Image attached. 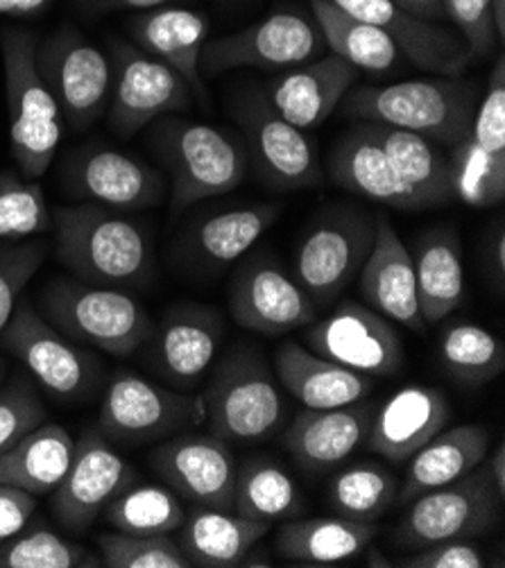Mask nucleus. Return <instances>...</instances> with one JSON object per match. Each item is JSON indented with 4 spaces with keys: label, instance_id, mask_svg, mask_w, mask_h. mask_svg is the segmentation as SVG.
<instances>
[{
    "label": "nucleus",
    "instance_id": "obj_1",
    "mask_svg": "<svg viewBox=\"0 0 505 568\" xmlns=\"http://www.w3.org/2000/svg\"><path fill=\"white\" fill-rule=\"evenodd\" d=\"M54 258L95 286L141 288L152 276V241L125 211L93 202L52 213Z\"/></svg>",
    "mask_w": 505,
    "mask_h": 568
},
{
    "label": "nucleus",
    "instance_id": "obj_2",
    "mask_svg": "<svg viewBox=\"0 0 505 568\" xmlns=\"http://www.w3.org/2000/svg\"><path fill=\"white\" fill-rule=\"evenodd\" d=\"M476 87L465 80H413L390 87L350 89L341 102L347 119L415 132L454 148L476 116Z\"/></svg>",
    "mask_w": 505,
    "mask_h": 568
},
{
    "label": "nucleus",
    "instance_id": "obj_3",
    "mask_svg": "<svg viewBox=\"0 0 505 568\" xmlns=\"http://www.w3.org/2000/svg\"><path fill=\"white\" fill-rule=\"evenodd\" d=\"M154 154L171 175V213L228 195L245 180L250 156L236 134L180 116H161L150 136Z\"/></svg>",
    "mask_w": 505,
    "mask_h": 568
},
{
    "label": "nucleus",
    "instance_id": "obj_4",
    "mask_svg": "<svg viewBox=\"0 0 505 568\" xmlns=\"http://www.w3.org/2000/svg\"><path fill=\"white\" fill-rule=\"evenodd\" d=\"M39 313L73 343L125 358L154 333L148 308L125 288L95 286L80 278H50L39 295Z\"/></svg>",
    "mask_w": 505,
    "mask_h": 568
},
{
    "label": "nucleus",
    "instance_id": "obj_5",
    "mask_svg": "<svg viewBox=\"0 0 505 568\" xmlns=\"http://www.w3.org/2000/svg\"><path fill=\"white\" fill-rule=\"evenodd\" d=\"M37 34L10 28L0 34L10 106L12 156L26 180H39L64 139V119L37 67Z\"/></svg>",
    "mask_w": 505,
    "mask_h": 568
},
{
    "label": "nucleus",
    "instance_id": "obj_6",
    "mask_svg": "<svg viewBox=\"0 0 505 568\" xmlns=\"http://www.w3.org/2000/svg\"><path fill=\"white\" fill-rule=\"evenodd\" d=\"M202 399L209 433L224 442L267 439L286 417L284 396L270 367L252 349L224 356Z\"/></svg>",
    "mask_w": 505,
    "mask_h": 568
},
{
    "label": "nucleus",
    "instance_id": "obj_7",
    "mask_svg": "<svg viewBox=\"0 0 505 568\" xmlns=\"http://www.w3.org/2000/svg\"><path fill=\"white\" fill-rule=\"evenodd\" d=\"M376 232V217L358 206H333L309 224L295 261L293 276L315 308L339 300L365 265Z\"/></svg>",
    "mask_w": 505,
    "mask_h": 568
},
{
    "label": "nucleus",
    "instance_id": "obj_8",
    "mask_svg": "<svg viewBox=\"0 0 505 568\" xmlns=\"http://www.w3.org/2000/svg\"><path fill=\"white\" fill-rule=\"evenodd\" d=\"M0 347L60 404H82L102 381V363L60 333L30 302H19Z\"/></svg>",
    "mask_w": 505,
    "mask_h": 568
},
{
    "label": "nucleus",
    "instance_id": "obj_9",
    "mask_svg": "<svg viewBox=\"0 0 505 568\" xmlns=\"http://www.w3.org/2000/svg\"><path fill=\"white\" fill-rule=\"evenodd\" d=\"M204 415L202 396H186L121 369L104 389L98 428L111 444L139 446L198 426Z\"/></svg>",
    "mask_w": 505,
    "mask_h": 568
},
{
    "label": "nucleus",
    "instance_id": "obj_10",
    "mask_svg": "<svg viewBox=\"0 0 505 568\" xmlns=\"http://www.w3.org/2000/svg\"><path fill=\"white\" fill-rule=\"evenodd\" d=\"M111 98L107 106V125L121 139H130L161 116L186 111L193 93L186 82L152 54L121 37H109Z\"/></svg>",
    "mask_w": 505,
    "mask_h": 568
},
{
    "label": "nucleus",
    "instance_id": "obj_11",
    "mask_svg": "<svg viewBox=\"0 0 505 568\" xmlns=\"http://www.w3.org/2000/svg\"><path fill=\"white\" fill-rule=\"evenodd\" d=\"M37 67L69 130L84 132L102 119L114 71L109 54L95 48L78 28L62 26L39 41Z\"/></svg>",
    "mask_w": 505,
    "mask_h": 568
},
{
    "label": "nucleus",
    "instance_id": "obj_12",
    "mask_svg": "<svg viewBox=\"0 0 505 568\" xmlns=\"http://www.w3.org/2000/svg\"><path fill=\"white\" fill-rule=\"evenodd\" d=\"M501 500L483 460L465 478L408 503V513L395 528L392 541L400 548L417 550L437 541L481 537L496 526Z\"/></svg>",
    "mask_w": 505,
    "mask_h": 568
},
{
    "label": "nucleus",
    "instance_id": "obj_13",
    "mask_svg": "<svg viewBox=\"0 0 505 568\" xmlns=\"http://www.w3.org/2000/svg\"><path fill=\"white\" fill-rule=\"evenodd\" d=\"M324 37L315 19L276 12L267 19L220 39H206L200 71L218 75L230 69H293L324 54Z\"/></svg>",
    "mask_w": 505,
    "mask_h": 568
},
{
    "label": "nucleus",
    "instance_id": "obj_14",
    "mask_svg": "<svg viewBox=\"0 0 505 568\" xmlns=\"http://www.w3.org/2000/svg\"><path fill=\"white\" fill-rule=\"evenodd\" d=\"M304 333L313 354L365 376H395L406 361L390 320L356 302H343Z\"/></svg>",
    "mask_w": 505,
    "mask_h": 568
},
{
    "label": "nucleus",
    "instance_id": "obj_15",
    "mask_svg": "<svg viewBox=\"0 0 505 568\" xmlns=\"http://www.w3.org/2000/svg\"><path fill=\"white\" fill-rule=\"evenodd\" d=\"M245 130L248 156L261 182L274 191H306L324 182L317 148L304 130L291 125L261 95H250L239 106Z\"/></svg>",
    "mask_w": 505,
    "mask_h": 568
},
{
    "label": "nucleus",
    "instance_id": "obj_16",
    "mask_svg": "<svg viewBox=\"0 0 505 568\" xmlns=\"http://www.w3.org/2000/svg\"><path fill=\"white\" fill-rule=\"evenodd\" d=\"M137 483L130 467L100 428H87L75 442V453L64 480L52 491V515L67 530L84 532L102 509Z\"/></svg>",
    "mask_w": 505,
    "mask_h": 568
},
{
    "label": "nucleus",
    "instance_id": "obj_17",
    "mask_svg": "<svg viewBox=\"0 0 505 568\" xmlns=\"http://www.w3.org/2000/svg\"><path fill=\"white\" fill-rule=\"evenodd\" d=\"M62 182L75 200L125 213L156 206L165 195V184L154 168L102 143L73 152L64 161Z\"/></svg>",
    "mask_w": 505,
    "mask_h": 568
},
{
    "label": "nucleus",
    "instance_id": "obj_18",
    "mask_svg": "<svg viewBox=\"0 0 505 568\" xmlns=\"http://www.w3.org/2000/svg\"><path fill=\"white\" fill-rule=\"evenodd\" d=\"M150 465L178 496L202 507L232 509L239 463L230 442L211 433H182L156 446Z\"/></svg>",
    "mask_w": 505,
    "mask_h": 568
},
{
    "label": "nucleus",
    "instance_id": "obj_19",
    "mask_svg": "<svg viewBox=\"0 0 505 568\" xmlns=\"http://www.w3.org/2000/svg\"><path fill=\"white\" fill-rule=\"evenodd\" d=\"M230 311L239 326L274 337L315 322L317 308L295 276L267 256L250 258L234 276Z\"/></svg>",
    "mask_w": 505,
    "mask_h": 568
},
{
    "label": "nucleus",
    "instance_id": "obj_20",
    "mask_svg": "<svg viewBox=\"0 0 505 568\" xmlns=\"http://www.w3.org/2000/svg\"><path fill=\"white\" fill-rule=\"evenodd\" d=\"M343 12L385 32L397 43L402 57L422 71L456 78L472 64V54L458 30L424 21L395 0H331Z\"/></svg>",
    "mask_w": 505,
    "mask_h": 568
},
{
    "label": "nucleus",
    "instance_id": "obj_21",
    "mask_svg": "<svg viewBox=\"0 0 505 568\" xmlns=\"http://www.w3.org/2000/svg\"><path fill=\"white\" fill-rule=\"evenodd\" d=\"M224 337V320L213 306L178 304L154 324L152 367L175 387H193L213 365Z\"/></svg>",
    "mask_w": 505,
    "mask_h": 568
},
{
    "label": "nucleus",
    "instance_id": "obj_22",
    "mask_svg": "<svg viewBox=\"0 0 505 568\" xmlns=\"http://www.w3.org/2000/svg\"><path fill=\"white\" fill-rule=\"evenodd\" d=\"M356 78L358 69L329 52L274 78L263 98L291 125L315 130L341 106Z\"/></svg>",
    "mask_w": 505,
    "mask_h": 568
},
{
    "label": "nucleus",
    "instance_id": "obj_23",
    "mask_svg": "<svg viewBox=\"0 0 505 568\" xmlns=\"http://www.w3.org/2000/svg\"><path fill=\"white\" fill-rule=\"evenodd\" d=\"M358 293L367 306L385 320L411 331L426 328L417 304L413 256L397 232L392 230V224L383 217H376L374 245L358 272Z\"/></svg>",
    "mask_w": 505,
    "mask_h": 568
},
{
    "label": "nucleus",
    "instance_id": "obj_24",
    "mask_svg": "<svg viewBox=\"0 0 505 568\" xmlns=\"http://www.w3.org/2000/svg\"><path fill=\"white\" fill-rule=\"evenodd\" d=\"M448 419V399L442 389L406 385L374 413L367 448L392 465L408 463Z\"/></svg>",
    "mask_w": 505,
    "mask_h": 568
},
{
    "label": "nucleus",
    "instance_id": "obj_25",
    "mask_svg": "<svg viewBox=\"0 0 505 568\" xmlns=\"http://www.w3.org/2000/svg\"><path fill=\"white\" fill-rule=\"evenodd\" d=\"M132 43L171 67L202 104L209 102L200 71L202 48L209 39V19L186 8H154L128 21Z\"/></svg>",
    "mask_w": 505,
    "mask_h": 568
},
{
    "label": "nucleus",
    "instance_id": "obj_26",
    "mask_svg": "<svg viewBox=\"0 0 505 568\" xmlns=\"http://www.w3.org/2000/svg\"><path fill=\"white\" fill-rule=\"evenodd\" d=\"M374 419L370 404H352L326 410L300 413L284 435V446L306 474H324L341 467L367 439Z\"/></svg>",
    "mask_w": 505,
    "mask_h": 568
},
{
    "label": "nucleus",
    "instance_id": "obj_27",
    "mask_svg": "<svg viewBox=\"0 0 505 568\" xmlns=\"http://www.w3.org/2000/svg\"><path fill=\"white\" fill-rule=\"evenodd\" d=\"M329 175L341 189L365 200L402 211L428 209L426 202L397 175V170L392 168L365 123L354 125L335 143L329 156Z\"/></svg>",
    "mask_w": 505,
    "mask_h": 568
},
{
    "label": "nucleus",
    "instance_id": "obj_28",
    "mask_svg": "<svg viewBox=\"0 0 505 568\" xmlns=\"http://www.w3.org/2000/svg\"><path fill=\"white\" fill-rule=\"evenodd\" d=\"M274 372L286 392L309 410L341 408L372 394L370 376L326 361L300 343H286L274 354Z\"/></svg>",
    "mask_w": 505,
    "mask_h": 568
},
{
    "label": "nucleus",
    "instance_id": "obj_29",
    "mask_svg": "<svg viewBox=\"0 0 505 568\" xmlns=\"http://www.w3.org/2000/svg\"><path fill=\"white\" fill-rule=\"evenodd\" d=\"M267 528V524L245 519L232 509L198 505L175 530V541L191 566L230 568L243 566L254 546L265 537Z\"/></svg>",
    "mask_w": 505,
    "mask_h": 568
},
{
    "label": "nucleus",
    "instance_id": "obj_30",
    "mask_svg": "<svg viewBox=\"0 0 505 568\" xmlns=\"http://www.w3.org/2000/svg\"><path fill=\"white\" fill-rule=\"evenodd\" d=\"M489 453V435L483 426L463 424L437 433L411 458L397 503H413L417 496L456 483L472 474Z\"/></svg>",
    "mask_w": 505,
    "mask_h": 568
},
{
    "label": "nucleus",
    "instance_id": "obj_31",
    "mask_svg": "<svg viewBox=\"0 0 505 568\" xmlns=\"http://www.w3.org/2000/svg\"><path fill=\"white\" fill-rule=\"evenodd\" d=\"M411 256L420 313L426 324H437L465 297L461 239L452 230H433L415 243Z\"/></svg>",
    "mask_w": 505,
    "mask_h": 568
},
{
    "label": "nucleus",
    "instance_id": "obj_32",
    "mask_svg": "<svg viewBox=\"0 0 505 568\" xmlns=\"http://www.w3.org/2000/svg\"><path fill=\"white\" fill-rule=\"evenodd\" d=\"M75 439L60 424H39L0 456V485L32 496L54 491L73 460Z\"/></svg>",
    "mask_w": 505,
    "mask_h": 568
},
{
    "label": "nucleus",
    "instance_id": "obj_33",
    "mask_svg": "<svg viewBox=\"0 0 505 568\" xmlns=\"http://www.w3.org/2000/svg\"><path fill=\"white\" fill-rule=\"evenodd\" d=\"M365 128L378 141L397 175L426 202L428 209L454 200L452 163L435 141L381 123H365Z\"/></svg>",
    "mask_w": 505,
    "mask_h": 568
},
{
    "label": "nucleus",
    "instance_id": "obj_34",
    "mask_svg": "<svg viewBox=\"0 0 505 568\" xmlns=\"http://www.w3.org/2000/svg\"><path fill=\"white\" fill-rule=\"evenodd\" d=\"M378 535L374 524L343 517H320L286 524L276 535V550L300 566H331L354 559Z\"/></svg>",
    "mask_w": 505,
    "mask_h": 568
},
{
    "label": "nucleus",
    "instance_id": "obj_35",
    "mask_svg": "<svg viewBox=\"0 0 505 568\" xmlns=\"http://www.w3.org/2000/svg\"><path fill=\"white\" fill-rule=\"evenodd\" d=\"M279 217L276 204L232 206L206 215L186 236L189 256L222 267L239 261Z\"/></svg>",
    "mask_w": 505,
    "mask_h": 568
},
{
    "label": "nucleus",
    "instance_id": "obj_36",
    "mask_svg": "<svg viewBox=\"0 0 505 568\" xmlns=\"http://www.w3.org/2000/svg\"><path fill=\"white\" fill-rule=\"evenodd\" d=\"M313 19L333 54L358 71L390 73L400 62V48L378 28L354 19L331 0H311Z\"/></svg>",
    "mask_w": 505,
    "mask_h": 568
},
{
    "label": "nucleus",
    "instance_id": "obj_37",
    "mask_svg": "<svg viewBox=\"0 0 505 568\" xmlns=\"http://www.w3.org/2000/svg\"><path fill=\"white\" fill-rule=\"evenodd\" d=\"M302 509V491L282 465L272 458H250L239 467L232 513L272 526L297 517Z\"/></svg>",
    "mask_w": 505,
    "mask_h": 568
},
{
    "label": "nucleus",
    "instance_id": "obj_38",
    "mask_svg": "<svg viewBox=\"0 0 505 568\" xmlns=\"http://www.w3.org/2000/svg\"><path fill=\"white\" fill-rule=\"evenodd\" d=\"M400 480L376 463H358L333 476L329 505L335 517L374 524L397 503Z\"/></svg>",
    "mask_w": 505,
    "mask_h": 568
},
{
    "label": "nucleus",
    "instance_id": "obj_39",
    "mask_svg": "<svg viewBox=\"0 0 505 568\" xmlns=\"http://www.w3.org/2000/svg\"><path fill=\"white\" fill-rule=\"evenodd\" d=\"M102 513L117 532L139 537L173 535L186 517L180 496L171 487L159 485H132L111 500Z\"/></svg>",
    "mask_w": 505,
    "mask_h": 568
},
{
    "label": "nucleus",
    "instance_id": "obj_40",
    "mask_svg": "<svg viewBox=\"0 0 505 568\" xmlns=\"http://www.w3.org/2000/svg\"><path fill=\"white\" fill-rule=\"evenodd\" d=\"M440 356L446 372L465 385H485L505 369V347L492 331L461 322L442 335Z\"/></svg>",
    "mask_w": 505,
    "mask_h": 568
},
{
    "label": "nucleus",
    "instance_id": "obj_41",
    "mask_svg": "<svg viewBox=\"0 0 505 568\" xmlns=\"http://www.w3.org/2000/svg\"><path fill=\"white\" fill-rule=\"evenodd\" d=\"M98 568L100 555L46 528H23L0 541V568Z\"/></svg>",
    "mask_w": 505,
    "mask_h": 568
},
{
    "label": "nucleus",
    "instance_id": "obj_42",
    "mask_svg": "<svg viewBox=\"0 0 505 568\" xmlns=\"http://www.w3.org/2000/svg\"><path fill=\"white\" fill-rule=\"evenodd\" d=\"M52 230V213L41 184L19 178L14 170L0 173V243L39 236Z\"/></svg>",
    "mask_w": 505,
    "mask_h": 568
},
{
    "label": "nucleus",
    "instance_id": "obj_43",
    "mask_svg": "<svg viewBox=\"0 0 505 568\" xmlns=\"http://www.w3.org/2000/svg\"><path fill=\"white\" fill-rule=\"evenodd\" d=\"M454 197L469 206L487 209L505 200V163L485 154L469 134L452 148Z\"/></svg>",
    "mask_w": 505,
    "mask_h": 568
},
{
    "label": "nucleus",
    "instance_id": "obj_44",
    "mask_svg": "<svg viewBox=\"0 0 505 568\" xmlns=\"http://www.w3.org/2000/svg\"><path fill=\"white\" fill-rule=\"evenodd\" d=\"M102 566L107 568H189V559L171 535L139 537L125 532L98 535Z\"/></svg>",
    "mask_w": 505,
    "mask_h": 568
},
{
    "label": "nucleus",
    "instance_id": "obj_45",
    "mask_svg": "<svg viewBox=\"0 0 505 568\" xmlns=\"http://www.w3.org/2000/svg\"><path fill=\"white\" fill-rule=\"evenodd\" d=\"M46 254L48 243L43 241H10L0 245V335H3L6 326L10 324L30 278L43 265Z\"/></svg>",
    "mask_w": 505,
    "mask_h": 568
},
{
    "label": "nucleus",
    "instance_id": "obj_46",
    "mask_svg": "<svg viewBox=\"0 0 505 568\" xmlns=\"http://www.w3.org/2000/svg\"><path fill=\"white\" fill-rule=\"evenodd\" d=\"M48 417L37 387L26 376L0 385V456Z\"/></svg>",
    "mask_w": 505,
    "mask_h": 568
},
{
    "label": "nucleus",
    "instance_id": "obj_47",
    "mask_svg": "<svg viewBox=\"0 0 505 568\" xmlns=\"http://www.w3.org/2000/svg\"><path fill=\"white\" fill-rule=\"evenodd\" d=\"M469 139L492 159L505 163V62L498 57L485 98L476 106Z\"/></svg>",
    "mask_w": 505,
    "mask_h": 568
},
{
    "label": "nucleus",
    "instance_id": "obj_48",
    "mask_svg": "<svg viewBox=\"0 0 505 568\" xmlns=\"http://www.w3.org/2000/svg\"><path fill=\"white\" fill-rule=\"evenodd\" d=\"M444 8L465 39L472 62L489 57L498 41L492 19V0H444Z\"/></svg>",
    "mask_w": 505,
    "mask_h": 568
},
{
    "label": "nucleus",
    "instance_id": "obj_49",
    "mask_svg": "<svg viewBox=\"0 0 505 568\" xmlns=\"http://www.w3.org/2000/svg\"><path fill=\"white\" fill-rule=\"evenodd\" d=\"M402 568H483L485 559L469 539H448L424 548L397 561Z\"/></svg>",
    "mask_w": 505,
    "mask_h": 568
},
{
    "label": "nucleus",
    "instance_id": "obj_50",
    "mask_svg": "<svg viewBox=\"0 0 505 568\" xmlns=\"http://www.w3.org/2000/svg\"><path fill=\"white\" fill-rule=\"evenodd\" d=\"M34 509L37 496L10 485H0V541L23 530Z\"/></svg>",
    "mask_w": 505,
    "mask_h": 568
},
{
    "label": "nucleus",
    "instance_id": "obj_51",
    "mask_svg": "<svg viewBox=\"0 0 505 568\" xmlns=\"http://www.w3.org/2000/svg\"><path fill=\"white\" fill-rule=\"evenodd\" d=\"M75 3L89 14H107V12H123V10H154L163 8L173 0H75Z\"/></svg>",
    "mask_w": 505,
    "mask_h": 568
},
{
    "label": "nucleus",
    "instance_id": "obj_52",
    "mask_svg": "<svg viewBox=\"0 0 505 568\" xmlns=\"http://www.w3.org/2000/svg\"><path fill=\"white\" fill-rule=\"evenodd\" d=\"M395 3H397L402 10L415 14V17L424 19V21H433V19L446 14L444 0H395Z\"/></svg>",
    "mask_w": 505,
    "mask_h": 568
},
{
    "label": "nucleus",
    "instance_id": "obj_53",
    "mask_svg": "<svg viewBox=\"0 0 505 568\" xmlns=\"http://www.w3.org/2000/svg\"><path fill=\"white\" fill-rule=\"evenodd\" d=\"M485 465H487L489 480H492L496 494L503 498L505 496V444L503 442H498L496 450L489 458H485Z\"/></svg>",
    "mask_w": 505,
    "mask_h": 568
},
{
    "label": "nucleus",
    "instance_id": "obj_54",
    "mask_svg": "<svg viewBox=\"0 0 505 568\" xmlns=\"http://www.w3.org/2000/svg\"><path fill=\"white\" fill-rule=\"evenodd\" d=\"M48 6L50 0H0V17H30Z\"/></svg>",
    "mask_w": 505,
    "mask_h": 568
},
{
    "label": "nucleus",
    "instance_id": "obj_55",
    "mask_svg": "<svg viewBox=\"0 0 505 568\" xmlns=\"http://www.w3.org/2000/svg\"><path fill=\"white\" fill-rule=\"evenodd\" d=\"M492 243H494V252H489V261L494 265V276L498 278V283H503V276H505V234H503V226H498V232L492 239Z\"/></svg>",
    "mask_w": 505,
    "mask_h": 568
},
{
    "label": "nucleus",
    "instance_id": "obj_56",
    "mask_svg": "<svg viewBox=\"0 0 505 568\" xmlns=\"http://www.w3.org/2000/svg\"><path fill=\"white\" fill-rule=\"evenodd\" d=\"M492 19H494V32L496 39H505V0H492Z\"/></svg>",
    "mask_w": 505,
    "mask_h": 568
},
{
    "label": "nucleus",
    "instance_id": "obj_57",
    "mask_svg": "<svg viewBox=\"0 0 505 568\" xmlns=\"http://www.w3.org/2000/svg\"><path fill=\"white\" fill-rule=\"evenodd\" d=\"M367 550H370V555H372V557H367V564H370V566H390V561H387L385 557H381V555L376 552V548H372V544L367 546Z\"/></svg>",
    "mask_w": 505,
    "mask_h": 568
},
{
    "label": "nucleus",
    "instance_id": "obj_58",
    "mask_svg": "<svg viewBox=\"0 0 505 568\" xmlns=\"http://www.w3.org/2000/svg\"><path fill=\"white\" fill-rule=\"evenodd\" d=\"M6 372H8V367L3 361H0V385H3V381H6Z\"/></svg>",
    "mask_w": 505,
    "mask_h": 568
}]
</instances>
